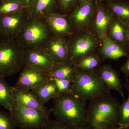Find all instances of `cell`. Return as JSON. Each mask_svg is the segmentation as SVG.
Instances as JSON below:
<instances>
[{"mask_svg":"<svg viewBox=\"0 0 129 129\" xmlns=\"http://www.w3.org/2000/svg\"><path fill=\"white\" fill-rule=\"evenodd\" d=\"M121 104L111 93L89 101L87 123L93 129H112L118 127Z\"/></svg>","mask_w":129,"mask_h":129,"instance_id":"obj_1","label":"cell"},{"mask_svg":"<svg viewBox=\"0 0 129 129\" xmlns=\"http://www.w3.org/2000/svg\"><path fill=\"white\" fill-rule=\"evenodd\" d=\"M86 102L73 92L60 94L53 99L51 112L56 119L75 128L87 123Z\"/></svg>","mask_w":129,"mask_h":129,"instance_id":"obj_2","label":"cell"},{"mask_svg":"<svg viewBox=\"0 0 129 129\" xmlns=\"http://www.w3.org/2000/svg\"><path fill=\"white\" fill-rule=\"evenodd\" d=\"M44 17L29 19L16 40L23 50L42 47L52 36Z\"/></svg>","mask_w":129,"mask_h":129,"instance_id":"obj_3","label":"cell"},{"mask_svg":"<svg viewBox=\"0 0 129 129\" xmlns=\"http://www.w3.org/2000/svg\"><path fill=\"white\" fill-rule=\"evenodd\" d=\"M72 90L75 94L86 102L111 93L95 72L76 70L72 83Z\"/></svg>","mask_w":129,"mask_h":129,"instance_id":"obj_4","label":"cell"},{"mask_svg":"<svg viewBox=\"0 0 129 129\" xmlns=\"http://www.w3.org/2000/svg\"><path fill=\"white\" fill-rule=\"evenodd\" d=\"M23 50L16 40L0 42V77L5 78L22 71Z\"/></svg>","mask_w":129,"mask_h":129,"instance_id":"obj_5","label":"cell"},{"mask_svg":"<svg viewBox=\"0 0 129 129\" xmlns=\"http://www.w3.org/2000/svg\"><path fill=\"white\" fill-rule=\"evenodd\" d=\"M76 32L69 38L68 62L75 65L81 58L94 52L98 45V37L89 30Z\"/></svg>","mask_w":129,"mask_h":129,"instance_id":"obj_6","label":"cell"},{"mask_svg":"<svg viewBox=\"0 0 129 129\" xmlns=\"http://www.w3.org/2000/svg\"><path fill=\"white\" fill-rule=\"evenodd\" d=\"M9 112L17 127L21 129H41L50 116L41 110L21 106L14 99Z\"/></svg>","mask_w":129,"mask_h":129,"instance_id":"obj_7","label":"cell"},{"mask_svg":"<svg viewBox=\"0 0 129 129\" xmlns=\"http://www.w3.org/2000/svg\"><path fill=\"white\" fill-rule=\"evenodd\" d=\"M29 19L28 8L0 15V42L16 40Z\"/></svg>","mask_w":129,"mask_h":129,"instance_id":"obj_8","label":"cell"},{"mask_svg":"<svg viewBox=\"0 0 129 129\" xmlns=\"http://www.w3.org/2000/svg\"><path fill=\"white\" fill-rule=\"evenodd\" d=\"M97 5L94 0L79 5L68 14L75 32L88 30L91 27L96 14Z\"/></svg>","mask_w":129,"mask_h":129,"instance_id":"obj_9","label":"cell"},{"mask_svg":"<svg viewBox=\"0 0 129 129\" xmlns=\"http://www.w3.org/2000/svg\"><path fill=\"white\" fill-rule=\"evenodd\" d=\"M23 60L24 66L49 74L55 64L42 47L24 50Z\"/></svg>","mask_w":129,"mask_h":129,"instance_id":"obj_10","label":"cell"},{"mask_svg":"<svg viewBox=\"0 0 129 129\" xmlns=\"http://www.w3.org/2000/svg\"><path fill=\"white\" fill-rule=\"evenodd\" d=\"M42 48L55 64L68 61L69 38L52 35Z\"/></svg>","mask_w":129,"mask_h":129,"instance_id":"obj_11","label":"cell"},{"mask_svg":"<svg viewBox=\"0 0 129 129\" xmlns=\"http://www.w3.org/2000/svg\"><path fill=\"white\" fill-rule=\"evenodd\" d=\"M14 86L19 89L30 90L50 79L48 73L24 66Z\"/></svg>","mask_w":129,"mask_h":129,"instance_id":"obj_12","label":"cell"},{"mask_svg":"<svg viewBox=\"0 0 129 129\" xmlns=\"http://www.w3.org/2000/svg\"><path fill=\"white\" fill-rule=\"evenodd\" d=\"M44 17L53 36L70 38L75 32L67 14L54 13Z\"/></svg>","mask_w":129,"mask_h":129,"instance_id":"obj_13","label":"cell"},{"mask_svg":"<svg viewBox=\"0 0 129 129\" xmlns=\"http://www.w3.org/2000/svg\"><path fill=\"white\" fill-rule=\"evenodd\" d=\"M114 16L104 3L97 4L96 14L91 26L94 33L102 40L107 35L108 30Z\"/></svg>","mask_w":129,"mask_h":129,"instance_id":"obj_14","label":"cell"},{"mask_svg":"<svg viewBox=\"0 0 129 129\" xmlns=\"http://www.w3.org/2000/svg\"><path fill=\"white\" fill-rule=\"evenodd\" d=\"M13 93L14 101L18 104L27 107L41 110L48 115H50L51 109L46 107L32 91L19 89L13 87Z\"/></svg>","mask_w":129,"mask_h":129,"instance_id":"obj_15","label":"cell"},{"mask_svg":"<svg viewBox=\"0 0 129 129\" xmlns=\"http://www.w3.org/2000/svg\"><path fill=\"white\" fill-rule=\"evenodd\" d=\"M96 73L109 90L117 91L125 100L122 81L119 74L114 69L111 65H103L97 69Z\"/></svg>","mask_w":129,"mask_h":129,"instance_id":"obj_16","label":"cell"},{"mask_svg":"<svg viewBox=\"0 0 129 129\" xmlns=\"http://www.w3.org/2000/svg\"><path fill=\"white\" fill-rule=\"evenodd\" d=\"M102 40V44L99 53L103 58L117 60L121 57H127L129 55L124 46L114 41L107 35Z\"/></svg>","mask_w":129,"mask_h":129,"instance_id":"obj_17","label":"cell"},{"mask_svg":"<svg viewBox=\"0 0 129 129\" xmlns=\"http://www.w3.org/2000/svg\"><path fill=\"white\" fill-rule=\"evenodd\" d=\"M28 11L29 18L44 17L47 14L58 12L56 0H34Z\"/></svg>","mask_w":129,"mask_h":129,"instance_id":"obj_18","label":"cell"},{"mask_svg":"<svg viewBox=\"0 0 129 129\" xmlns=\"http://www.w3.org/2000/svg\"><path fill=\"white\" fill-rule=\"evenodd\" d=\"M107 35L114 41L124 47L129 40V27L123 22L114 17Z\"/></svg>","mask_w":129,"mask_h":129,"instance_id":"obj_19","label":"cell"},{"mask_svg":"<svg viewBox=\"0 0 129 129\" xmlns=\"http://www.w3.org/2000/svg\"><path fill=\"white\" fill-rule=\"evenodd\" d=\"M31 90L34 92L44 105L60 94L55 81L51 78Z\"/></svg>","mask_w":129,"mask_h":129,"instance_id":"obj_20","label":"cell"},{"mask_svg":"<svg viewBox=\"0 0 129 129\" xmlns=\"http://www.w3.org/2000/svg\"><path fill=\"white\" fill-rule=\"evenodd\" d=\"M105 4L115 17L123 22L129 27V1L109 0Z\"/></svg>","mask_w":129,"mask_h":129,"instance_id":"obj_21","label":"cell"},{"mask_svg":"<svg viewBox=\"0 0 129 129\" xmlns=\"http://www.w3.org/2000/svg\"><path fill=\"white\" fill-rule=\"evenodd\" d=\"M76 71L74 65L66 62L55 64L49 74L52 78L67 80L73 82Z\"/></svg>","mask_w":129,"mask_h":129,"instance_id":"obj_22","label":"cell"},{"mask_svg":"<svg viewBox=\"0 0 129 129\" xmlns=\"http://www.w3.org/2000/svg\"><path fill=\"white\" fill-rule=\"evenodd\" d=\"M102 60L99 55L95 52L85 56L81 58L76 64V70L86 72H95L100 67Z\"/></svg>","mask_w":129,"mask_h":129,"instance_id":"obj_23","label":"cell"},{"mask_svg":"<svg viewBox=\"0 0 129 129\" xmlns=\"http://www.w3.org/2000/svg\"><path fill=\"white\" fill-rule=\"evenodd\" d=\"M5 78L0 77V106L10 112L14 101L13 87L9 85Z\"/></svg>","mask_w":129,"mask_h":129,"instance_id":"obj_24","label":"cell"},{"mask_svg":"<svg viewBox=\"0 0 129 129\" xmlns=\"http://www.w3.org/2000/svg\"><path fill=\"white\" fill-rule=\"evenodd\" d=\"M124 86L128 92V96L126 100H124L121 105L120 119L118 126L125 127L129 125V79H126Z\"/></svg>","mask_w":129,"mask_h":129,"instance_id":"obj_25","label":"cell"},{"mask_svg":"<svg viewBox=\"0 0 129 129\" xmlns=\"http://www.w3.org/2000/svg\"><path fill=\"white\" fill-rule=\"evenodd\" d=\"M24 8L19 0H2L0 4V15L13 13Z\"/></svg>","mask_w":129,"mask_h":129,"instance_id":"obj_26","label":"cell"},{"mask_svg":"<svg viewBox=\"0 0 129 129\" xmlns=\"http://www.w3.org/2000/svg\"><path fill=\"white\" fill-rule=\"evenodd\" d=\"M59 13L68 15L79 5V0H56Z\"/></svg>","mask_w":129,"mask_h":129,"instance_id":"obj_27","label":"cell"},{"mask_svg":"<svg viewBox=\"0 0 129 129\" xmlns=\"http://www.w3.org/2000/svg\"><path fill=\"white\" fill-rule=\"evenodd\" d=\"M17 127L10 112L0 111V129H16Z\"/></svg>","mask_w":129,"mask_h":129,"instance_id":"obj_28","label":"cell"},{"mask_svg":"<svg viewBox=\"0 0 129 129\" xmlns=\"http://www.w3.org/2000/svg\"><path fill=\"white\" fill-rule=\"evenodd\" d=\"M52 79L55 81L60 94L73 92L72 90L73 82L72 81L67 80Z\"/></svg>","mask_w":129,"mask_h":129,"instance_id":"obj_29","label":"cell"},{"mask_svg":"<svg viewBox=\"0 0 129 129\" xmlns=\"http://www.w3.org/2000/svg\"><path fill=\"white\" fill-rule=\"evenodd\" d=\"M59 120L48 118L46 121L41 129H75Z\"/></svg>","mask_w":129,"mask_h":129,"instance_id":"obj_30","label":"cell"},{"mask_svg":"<svg viewBox=\"0 0 129 129\" xmlns=\"http://www.w3.org/2000/svg\"><path fill=\"white\" fill-rule=\"evenodd\" d=\"M127 57V60L122 65L120 69L124 76L128 78L129 76V55Z\"/></svg>","mask_w":129,"mask_h":129,"instance_id":"obj_31","label":"cell"},{"mask_svg":"<svg viewBox=\"0 0 129 129\" xmlns=\"http://www.w3.org/2000/svg\"><path fill=\"white\" fill-rule=\"evenodd\" d=\"M24 7L28 8L34 1V0H19Z\"/></svg>","mask_w":129,"mask_h":129,"instance_id":"obj_32","label":"cell"},{"mask_svg":"<svg viewBox=\"0 0 129 129\" xmlns=\"http://www.w3.org/2000/svg\"><path fill=\"white\" fill-rule=\"evenodd\" d=\"M75 129H93L88 123L81 125L76 127Z\"/></svg>","mask_w":129,"mask_h":129,"instance_id":"obj_33","label":"cell"},{"mask_svg":"<svg viewBox=\"0 0 129 129\" xmlns=\"http://www.w3.org/2000/svg\"><path fill=\"white\" fill-rule=\"evenodd\" d=\"M92 0H79V5H82L87 3Z\"/></svg>","mask_w":129,"mask_h":129,"instance_id":"obj_34","label":"cell"},{"mask_svg":"<svg viewBox=\"0 0 129 129\" xmlns=\"http://www.w3.org/2000/svg\"><path fill=\"white\" fill-rule=\"evenodd\" d=\"M124 47L127 52L129 54V40L125 45Z\"/></svg>","mask_w":129,"mask_h":129,"instance_id":"obj_35","label":"cell"},{"mask_svg":"<svg viewBox=\"0 0 129 129\" xmlns=\"http://www.w3.org/2000/svg\"><path fill=\"white\" fill-rule=\"evenodd\" d=\"M109 0H94L95 2L97 5L99 3H102L107 2Z\"/></svg>","mask_w":129,"mask_h":129,"instance_id":"obj_36","label":"cell"},{"mask_svg":"<svg viewBox=\"0 0 129 129\" xmlns=\"http://www.w3.org/2000/svg\"><path fill=\"white\" fill-rule=\"evenodd\" d=\"M112 129H129L128 128H124V127H119L118 126L115 127V128H114Z\"/></svg>","mask_w":129,"mask_h":129,"instance_id":"obj_37","label":"cell"},{"mask_svg":"<svg viewBox=\"0 0 129 129\" xmlns=\"http://www.w3.org/2000/svg\"><path fill=\"white\" fill-rule=\"evenodd\" d=\"M124 128H129V125H128V126H127V127H124Z\"/></svg>","mask_w":129,"mask_h":129,"instance_id":"obj_38","label":"cell"},{"mask_svg":"<svg viewBox=\"0 0 129 129\" xmlns=\"http://www.w3.org/2000/svg\"><path fill=\"white\" fill-rule=\"evenodd\" d=\"M2 0H0V4H1V3L2 1Z\"/></svg>","mask_w":129,"mask_h":129,"instance_id":"obj_39","label":"cell"}]
</instances>
